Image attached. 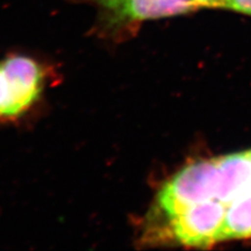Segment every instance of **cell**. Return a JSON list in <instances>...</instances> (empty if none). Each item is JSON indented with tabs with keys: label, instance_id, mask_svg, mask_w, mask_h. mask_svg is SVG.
I'll use <instances>...</instances> for the list:
<instances>
[{
	"label": "cell",
	"instance_id": "cell-1",
	"mask_svg": "<svg viewBox=\"0 0 251 251\" xmlns=\"http://www.w3.org/2000/svg\"><path fill=\"white\" fill-rule=\"evenodd\" d=\"M56 76L50 64L29 54L0 58V124L19 123L33 113Z\"/></svg>",
	"mask_w": 251,
	"mask_h": 251
},
{
	"label": "cell",
	"instance_id": "cell-2",
	"mask_svg": "<svg viewBox=\"0 0 251 251\" xmlns=\"http://www.w3.org/2000/svg\"><path fill=\"white\" fill-rule=\"evenodd\" d=\"M97 7L98 16L92 33L99 38L122 36L137 23L187 13L198 5L192 0H70Z\"/></svg>",
	"mask_w": 251,
	"mask_h": 251
},
{
	"label": "cell",
	"instance_id": "cell-3",
	"mask_svg": "<svg viewBox=\"0 0 251 251\" xmlns=\"http://www.w3.org/2000/svg\"><path fill=\"white\" fill-rule=\"evenodd\" d=\"M217 182V159L195 162L178 172L163 186L157 205L170 220L194 204L216 200Z\"/></svg>",
	"mask_w": 251,
	"mask_h": 251
},
{
	"label": "cell",
	"instance_id": "cell-4",
	"mask_svg": "<svg viewBox=\"0 0 251 251\" xmlns=\"http://www.w3.org/2000/svg\"><path fill=\"white\" fill-rule=\"evenodd\" d=\"M226 205L218 200L203 201L179 211L170 219L171 231L177 242L205 246L221 242Z\"/></svg>",
	"mask_w": 251,
	"mask_h": 251
},
{
	"label": "cell",
	"instance_id": "cell-5",
	"mask_svg": "<svg viewBox=\"0 0 251 251\" xmlns=\"http://www.w3.org/2000/svg\"><path fill=\"white\" fill-rule=\"evenodd\" d=\"M217 166L216 200L227 205L251 185V151L219 158Z\"/></svg>",
	"mask_w": 251,
	"mask_h": 251
},
{
	"label": "cell",
	"instance_id": "cell-6",
	"mask_svg": "<svg viewBox=\"0 0 251 251\" xmlns=\"http://www.w3.org/2000/svg\"><path fill=\"white\" fill-rule=\"evenodd\" d=\"M251 237V185L226 205L221 241Z\"/></svg>",
	"mask_w": 251,
	"mask_h": 251
},
{
	"label": "cell",
	"instance_id": "cell-7",
	"mask_svg": "<svg viewBox=\"0 0 251 251\" xmlns=\"http://www.w3.org/2000/svg\"><path fill=\"white\" fill-rule=\"evenodd\" d=\"M225 7L251 15V0H227Z\"/></svg>",
	"mask_w": 251,
	"mask_h": 251
},
{
	"label": "cell",
	"instance_id": "cell-8",
	"mask_svg": "<svg viewBox=\"0 0 251 251\" xmlns=\"http://www.w3.org/2000/svg\"><path fill=\"white\" fill-rule=\"evenodd\" d=\"M194 3L200 6H210V7H224L225 0H192Z\"/></svg>",
	"mask_w": 251,
	"mask_h": 251
},
{
	"label": "cell",
	"instance_id": "cell-9",
	"mask_svg": "<svg viewBox=\"0 0 251 251\" xmlns=\"http://www.w3.org/2000/svg\"><path fill=\"white\" fill-rule=\"evenodd\" d=\"M226 1H227V0H225V4H226ZM224 7H225V5H224Z\"/></svg>",
	"mask_w": 251,
	"mask_h": 251
}]
</instances>
